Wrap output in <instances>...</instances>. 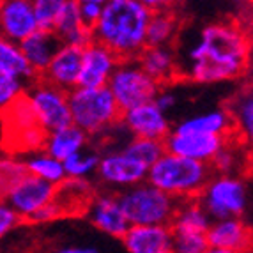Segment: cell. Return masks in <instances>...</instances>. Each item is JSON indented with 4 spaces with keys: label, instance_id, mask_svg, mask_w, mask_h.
I'll use <instances>...</instances> for the list:
<instances>
[{
    "label": "cell",
    "instance_id": "cell-37",
    "mask_svg": "<svg viewBox=\"0 0 253 253\" xmlns=\"http://www.w3.org/2000/svg\"><path fill=\"white\" fill-rule=\"evenodd\" d=\"M209 248L206 234H173L172 253H204Z\"/></svg>",
    "mask_w": 253,
    "mask_h": 253
},
{
    "label": "cell",
    "instance_id": "cell-26",
    "mask_svg": "<svg viewBox=\"0 0 253 253\" xmlns=\"http://www.w3.org/2000/svg\"><path fill=\"white\" fill-rule=\"evenodd\" d=\"M211 225L209 216L204 212L197 200H182L170 223V232L173 234H207Z\"/></svg>",
    "mask_w": 253,
    "mask_h": 253
},
{
    "label": "cell",
    "instance_id": "cell-2",
    "mask_svg": "<svg viewBox=\"0 0 253 253\" xmlns=\"http://www.w3.org/2000/svg\"><path fill=\"white\" fill-rule=\"evenodd\" d=\"M151 9L144 0H105L92 29V41L108 48L119 60H133L145 50Z\"/></svg>",
    "mask_w": 253,
    "mask_h": 253
},
{
    "label": "cell",
    "instance_id": "cell-7",
    "mask_svg": "<svg viewBox=\"0 0 253 253\" xmlns=\"http://www.w3.org/2000/svg\"><path fill=\"white\" fill-rule=\"evenodd\" d=\"M195 200L211 221L243 218L250 204L248 182L241 175L214 173Z\"/></svg>",
    "mask_w": 253,
    "mask_h": 253
},
{
    "label": "cell",
    "instance_id": "cell-36",
    "mask_svg": "<svg viewBox=\"0 0 253 253\" xmlns=\"http://www.w3.org/2000/svg\"><path fill=\"white\" fill-rule=\"evenodd\" d=\"M29 85L16 76L0 69V114H4L9 106H13L18 99L23 97Z\"/></svg>",
    "mask_w": 253,
    "mask_h": 253
},
{
    "label": "cell",
    "instance_id": "cell-27",
    "mask_svg": "<svg viewBox=\"0 0 253 253\" xmlns=\"http://www.w3.org/2000/svg\"><path fill=\"white\" fill-rule=\"evenodd\" d=\"M179 18L172 9H163L151 13L147 32H145V44L147 46H170L177 36Z\"/></svg>",
    "mask_w": 253,
    "mask_h": 253
},
{
    "label": "cell",
    "instance_id": "cell-1",
    "mask_svg": "<svg viewBox=\"0 0 253 253\" xmlns=\"http://www.w3.org/2000/svg\"><path fill=\"white\" fill-rule=\"evenodd\" d=\"M248 34L232 21H218L200 30L199 39L177 60V75L195 84L237 80L248 71Z\"/></svg>",
    "mask_w": 253,
    "mask_h": 253
},
{
    "label": "cell",
    "instance_id": "cell-17",
    "mask_svg": "<svg viewBox=\"0 0 253 253\" xmlns=\"http://www.w3.org/2000/svg\"><path fill=\"white\" fill-rule=\"evenodd\" d=\"M206 237L209 248L230 253H250L252 250V228L243 218L211 221Z\"/></svg>",
    "mask_w": 253,
    "mask_h": 253
},
{
    "label": "cell",
    "instance_id": "cell-20",
    "mask_svg": "<svg viewBox=\"0 0 253 253\" xmlns=\"http://www.w3.org/2000/svg\"><path fill=\"white\" fill-rule=\"evenodd\" d=\"M124 253H172L170 227H129L121 239Z\"/></svg>",
    "mask_w": 253,
    "mask_h": 253
},
{
    "label": "cell",
    "instance_id": "cell-30",
    "mask_svg": "<svg viewBox=\"0 0 253 253\" xmlns=\"http://www.w3.org/2000/svg\"><path fill=\"white\" fill-rule=\"evenodd\" d=\"M101 160V151L92 145H87L80 152L69 156L62 161L66 179H78V181H90L96 175L97 165Z\"/></svg>",
    "mask_w": 253,
    "mask_h": 253
},
{
    "label": "cell",
    "instance_id": "cell-12",
    "mask_svg": "<svg viewBox=\"0 0 253 253\" xmlns=\"http://www.w3.org/2000/svg\"><path fill=\"white\" fill-rule=\"evenodd\" d=\"M55 199V186L38 177L25 173L7 195L5 204L14 211L20 219L30 221V218L46 207Z\"/></svg>",
    "mask_w": 253,
    "mask_h": 253
},
{
    "label": "cell",
    "instance_id": "cell-3",
    "mask_svg": "<svg viewBox=\"0 0 253 253\" xmlns=\"http://www.w3.org/2000/svg\"><path fill=\"white\" fill-rule=\"evenodd\" d=\"M29 253H124L121 241L96 232L87 221L62 218L44 225L38 245Z\"/></svg>",
    "mask_w": 253,
    "mask_h": 253
},
{
    "label": "cell",
    "instance_id": "cell-9",
    "mask_svg": "<svg viewBox=\"0 0 253 253\" xmlns=\"http://www.w3.org/2000/svg\"><path fill=\"white\" fill-rule=\"evenodd\" d=\"M23 97L29 103L38 126L46 135L66 126H71L68 92L38 78L27 87Z\"/></svg>",
    "mask_w": 253,
    "mask_h": 253
},
{
    "label": "cell",
    "instance_id": "cell-19",
    "mask_svg": "<svg viewBox=\"0 0 253 253\" xmlns=\"http://www.w3.org/2000/svg\"><path fill=\"white\" fill-rule=\"evenodd\" d=\"M173 135H216L230 136L234 131L232 119L225 108H214L206 114H197L179 121L172 126Z\"/></svg>",
    "mask_w": 253,
    "mask_h": 253
},
{
    "label": "cell",
    "instance_id": "cell-28",
    "mask_svg": "<svg viewBox=\"0 0 253 253\" xmlns=\"http://www.w3.org/2000/svg\"><path fill=\"white\" fill-rule=\"evenodd\" d=\"M232 119L234 131L246 142L253 136V94L250 89H243L232 99H228L225 108Z\"/></svg>",
    "mask_w": 253,
    "mask_h": 253
},
{
    "label": "cell",
    "instance_id": "cell-18",
    "mask_svg": "<svg viewBox=\"0 0 253 253\" xmlns=\"http://www.w3.org/2000/svg\"><path fill=\"white\" fill-rule=\"evenodd\" d=\"M82 69V50L75 46L62 44L59 51L53 55L50 66L42 73L41 80L53 85L64 92H71L78 87Z\"/></svg>",
    "mask_w": 253,
    "mask_h": 253
},
{
    "label": "cell",
    "instance_id": "cell-6",
    "mask_svg": "<svg viewBox=\"0 0 253 253\" xmlns=\"http://www.w3.org/2000/svg\"><path fill=\"white\" fill-rule=\"evenodd\" d=\"M117 200L129 227H170L181 204L147 181L117 193Z\"/></svg>",
    "mask_w": 253,
    "mask_h": 253
},
{
    "label": "cell",
    "instance_id": "cell-39",
    "mask_svg": "<svg viewBox=\"0 0 253 253\" xmlns=\"http://www.w3.org/2000/svg\"><path fill=\"white\" fill-rule=\"evenodd\" d=\"M21 219L14 214V211L5 204V200H0V241H4L9 234L20 227Z\"/></svg>",
    "mask_w": 253,
    "mask_h": 253
},
{
    "label": "cell",
    "instance_id": "cell-8",
    "mask_svg": "<svg viewBox=\"0 0 253 253\" xmlns=\"http://www.w3.org/2000/svg\"><path fill=\"white\" fill-rule=\"evenodd\" d=\"M106 89L110 90L121 112H126L135 106L154 101L161 87L154 80H151L144 69L140 68L136 59H133L119 62Z\"/></svg>",
    "mask_w": 253,
    "mask_h": 253
},
{
    "label": "cell",
    "instance_id": "cell-15",
    "mask_svg": "<svg viewBox=\"0 0 253 253\" xmlns=\"http://www.w3.org/2000/svg\"><path fill=\"white\" fill-rule=\"evenodd\" d=\"M228 138L230 136L173 135V133H170L165 138L163 145H165V152H169V154L211 165V161L218 156V152L225 147Z\"/></svg>",
    "mask_w": 253,
    "mask_h": 253
},
{
    "label": "cell",
    "instance_id": "cell-41",
    "mask_svg": "<svg viewBox=\"0 0 253 253\" xmlns=\"http://www.w3.org/2000/svg\"><path fill=\"white\" fill-rule=\"evenodd\" d=\"M204 253H230V252H223V250H216V248H207Z\"/></svg>",
    "mask_w": 253,
    "mask_h": 253
},
{
    "label": "cell",
    "instance_id": "cell-25",
    "mask_svg": "<svg viewBox=\"0 0 253 253\" xmlns=\"http://www.w3.org/2000/svg\"><path fill=\"white\" fill-rule=\"evenodd\" d=\"M89 144V136L71 124V126H66L62 129L53 131V133H48L46 138H44L42 151L50 154V156H53L55 160L66 161L69 156L80 152Z\"/></svg>",
    "mask_w": 253,
    "mask_h": 253
},
{
    "label": "cell",
    "instance_id": "cell-24",
    "mask_svg": "<svg viewBox=\"0 0 253 253\" xmlns=\"http://www.w3.org/2000/svg\"><path fill=\"white\" fill-rule=\"evenodd\" d=\"M53 34L59 38L62 44L75 46L84 50L92 42V30L85 29L78 16V4L76 0H64V7L60 18L55 25Z\"/></svg>",
    "mask_w": 253,
    "mask_h": 253
},
{
    "label": "cell",
    "instance_id": "cell-4",
    "mask_svg": "<svg viewBox=\"0 0 253 253\" xmlns=\"http://www.w3.org/2000/svg\"><path fill=\"white\" fill-rule=\"evenodd\" d=\"M214 175L211 165L165 152L147 172V182L172 199L193 200Z\"/></svg>",
    "mask_w": 253,
    "mask_h": 253
},
{
    "label": "cell",
    "instance_id": "cell-34",
    "mask_svg": "<svg viewBox=\"0 0 253 253\" xmlns=\"http://www.w3.org/2000/svg\"><path fill=\"white\" fill-rule=\"evenodd\" d=\"M23 160H18L14 156L0 158V200H5L14 186L20 182V179L25 175Z\"/></svg>",
    "mask_w": 253,
    "mask_h": 253
},
{
    "label": "cell",
    "instance_id": "cell-5",
    "mask_svg": "<svg viewBox=\"0 0 253 253\" xmlns=\"http://www.w3.org/2000/svg\"><path fill=\"white\" fill-rule=\"evenodd\" d=\"M71 124L90 138H103L121 123V108L106 87H76L68 92Z\"/></svg>",
    "mask_w": 253,
    "mask_h": 253
},
{
    "label": "cell",
    "instance_id": "cell-21",
    "mask_svg": "<svg viewBox=\"0 0 253 253\" xmlns=\"http://www.w3.org/2000/svg\"><path fill=\"white\" fill-rule=\"evenodd\" d=\"M96 193V186L90 181L66 179L55 188L53 202L62 212V218H82L87 206Z\"/></svg>",
    "mask_w": 253,
    "mask_h": 253
},
{
    "label": "cell",
    "instance_id": "cell-29",
    "mask_svg": "<svg viewBox=\"0 0 253 253\" xmlns=\"http://www.w3.org/2000/svg\"><path fill=\"white\" fill-rule=\"evenodd\" d=\"M23 167H25V172L29 175L41 179L44 182H50L55 188L66 181L62 161L55 160L53 156L46 154L44 151L30 152L29 156L23 160Z\"/></svg>",
    "mask_w": 253,
    "mask_h": 253
},
{
    "label": "cell",
    "instance_id": "cell-38",
    "mask_svg": "<svg viewBox=\"0 0 253 253\" xmlns=\"http://www.w3.org/2000/svg\"><path fill=\"white\" fill-rule=\"evenodd\" d=\"M76 4H78V16H80L82 25L92 30L101 16L105 0H78Z\"/></svg>",
    "mask_w": 253,
    "mask_h": 253
},
{
    "label": "cell",
    "instance_id": "cell-11",
    "mask_svg": "<svg viewBox=\"0 0 253 253\" xmlns=\"http://www.w3.org/2000/svg\"><path fill=\"white\" fill-rule=\"evenodd\" d=\"M82 218L87 221L90 228L110 239L121 241L129 228V223L119 206L117 193H112V191H96Z\"/></svg>",
    "mask_w": 253,
    "mask_h": 253
},
{
    "label": "cell",
    "instance_id": "cell-33",
    "mask_svg": "<svg viewBox=\"0 0 253 253\" xmlns=\"http://www.w3.org/2000/svg\"><path fill=\"white\" fill-rule=\"evenodd\" d=\"M243 149L237 147L234 142H228L225 144V147L218 152V156L211 161V169L214 173L219 175H241V170H243Z\"/></svg>",
    "mask_w": 253,
    "mask_h": 253
},
{
    "label": "cell",
    "instance_id": "cell-35",
    "mask_svg": "<svg viewBox=\"0 0 253 253\" xmlns=\"http://www.w3.org/2000/svg\"><path fill=\"white\" fill-rule=\"evenodd\" d=\"M32 7H34L38 30L53 32L55 25L60 18V13H62L64 0H34Z\"/></svg>",
    "mask_w": 253,
    "mask_h": 253
},
{
    "label": "cell",
    "instance_id": "cell-16",
    "mask_svg": "<svg viewBox=\"0 0 253 253\" xmlns=\"http://www.w3.org/2000/svg\"><path fill=\"white\" fill-rule=\"evenodd\" d=\"M36 30L38 23L30 0H0V38L20 44Z\"/></svg>",
    "mask_w": 253,
    "mask_h": 253
},
{
    "label": "cell",
    "instance_id": "cell-31",
    "mask_svg": "<svg viewBox=\"0 0 253 253\" xmlns=\"http://www.w3.org/2000/svg\"><path fill=\"white\" fill-rule=\"evenodd\" d=\"M0 69L20 78L27 85H30L34 80H38L36 75L32 73V69L29 68L23 53H21L20 44L7 41L4 38H0Z\"/></svg>",
    "mask_w": 253,
    "mask_h": 253
},
{
    "label": "cell",
    "instance_id": "cell-14",
    "mask_svg": "<svg viewBox=\"0 0 253 253\" xmlns=\"http://www.w3.org/2000/svg\"><path fill=\"white\" fill-rule=\"evenodd\" d=\"M119 62L117 55H114L108 48L99 42H90L89 46L82 50V69L78 78V87L85 89H101L106 87L117 69Z\"/></svg>",
    "mask_w": 253,
    "mask_h": 253
},
{
    "label": "cell",
    "instance_id": "cell-13",
    "mask_svg": "<svg viewBox=\"0 0 253 253\" xmlns=\"http://www.w3.org/2000/svg\"><path fill=\"white\" fill-rule=\"evenodd\" d=\"M121 124L131 138L156 140V142H165V138L172 131L169 115H165L152 101L123 112Z\"/></svg>",
    "mask_w": 253,
    "mask_h": 253
},
{
    "label": "cell",
    "instance_id": "cell-40",
    "mask_svg": "<svg viewBox=\"0 0 253 253\" xmlns=\"http://www.w3.org/2000/svg\"><path fill=\"white\" fill-rule=\"evenodd\" d=\"M152 103H154L165 115H169V112H172V110L175 108V105H177V94L170 89H163V87H161L160 92L156 94V97H154Z\"/></svg>",
    "mask_w": 253,
    "mask_h": 253
},
{
    "label": "cell",
    "instance_id": "cell-23",
    "mask_svg": "<svg viewBox=\"0 0 253 253\" xmlns=\"http://www.w3.org/2000/svg\"><path fill=\"white\" fill-rule=\"evenodd\" d=\"M136 62L160 87L169 85L177 76V55L170 46H145L136 57Z\"/></svg>",
    "mask_w": 253,
    "mask_h": 253
},
{
    "label": "cell",
    "instance_id": "cell-32",
    "mask_svg": "<svg viewBox=\"0 0 253 253\" xmlns=\"http://www.w3.org/2000/svg\"><path fill=\"white\" fill-rule=\"evenodd\" d=\"M124 152H127L133 160L142 163L144 167L151 169L161 156L165 154L163 142L156 140H145V138H129L124 145Z\"/></svg>",
    "mask_w": 253,
    "mask_h": 253
},
{
    "label": "cell",
    "instance_id": "cell-10",
    "mask_svg": "<svg viewBox=\"0 0 253 253\" xmlns=\"http://www.w3.org/2000/svg\"><path fill=\"white\" fill-rule=\"evenodd\" d=\"M149 169L124 152V149L101 151V160L96 170V184L105 191L121 193L140 182L147 181Z\"/></svg>",
    "mask_w": 253,
    "mask_h": 253
},
{
    "label": "cell",
    "instance_id": "cell-22",
    "mask_svg": "<svg viewBox=\"0 0 253 253\" xmlns=\"http://www.w3.org/2000/svg\"><path fill=\"white\" fill-rule=\"evenodd\" d=\"M60 46L62 42L59 41V38L53 32H44V30H36L34 34L20 42L21 53L36 78H41L42 73L46 71L53 55L59 51Z\"/></svg>",
    "mask_w": 253,
    "mask_h": 253
}]
</instances>
